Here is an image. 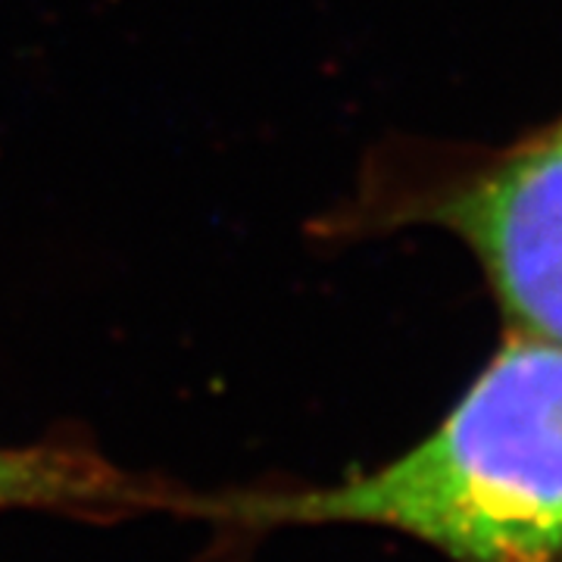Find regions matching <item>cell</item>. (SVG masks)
<instances>
[{
    "label": "cell",
    "instance_id": "7a4b0ae2",
    "mask_svg": "<svg viewBox=\"0 0 562 562\" xmlns=\"http://www.w3.org/2000/svg\"><path fill=\"white\" fill-rule=\"evenodd\" d=\"M416 216L475 250L516 335L562 347V122Z\"/></svg>",
    "mask_w": 562,
    "mask_h": 562
},
{
    "label": "cell",
    "instance_id": "6da1fadb",
    "mask_svg": "<svg viewBox=\"0 0 562 562\" xmlns=\"http://www.w3.org/2000/svg\"><path fill=\"white\" fill-rule=\"evenodd\" d=\"M241 528L375 525L450 562H562V347L516 335L416 447L341 484L184 494Z\"/></svg>",
    "mask_w": 562,
    "mask_h": 562
},
{
    "label": "cell",
    "instance_id": "3957f363",
    "mask_svg": "<svg viewBox=\"0 0 562 562\" xmlns=\"http://www.w3.org/2000/svg\"><path fill=\"white\" fill-rule=\"evenodd\" d=\"M166 487L135 482L101 457L72 447H0V513L60 509V513H128L176 509Z\"/></svg>",
    "mask_w": 562,
    "mask_h": 562
}]
</instances>
